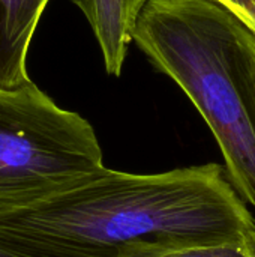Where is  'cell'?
I'll use <instances>...</instances> for the list:
<instances>
[{
  "label": "cell",
  "mask_w": 255,
  "mask_h": 257,
  "mask_svg": "<svg viewBox=\"0 0 255 257\" xmlns=\"http://www.w3.org/2000/svg\"><path fill=\"white\" fill-rule=\"evenodd\" d=\"M0 232L117 251L134 242L255 244V218L224 166L209 163L149 175L102 167L0 218Z\"/></svg>",
  "instance_id": "obj_1"
},
{
  "label": "cell",
  "mask_w": 255,
  "mask_h": 257,
  "mask_svg": "<svg viewBox=\"0 0 255 257\" xmlns=\"http://www.w3.org/2000/svg\"><path fill=\"white\" fill-rule=\"evenodd\" d=\"M132 41L192 101L255 209V33L212 0H149Z\"/></svg>",
  "instance_id": "obj_2"
},
{
  "label": "cell",
  "mask_w": 255,
  "mask_h": 257,
  "mask_svg": "<svg viewBox=\"0 0 255 257\" xmlns=\"http://www.w3.org/2000/svg\"><path fill=\"white\" fill-rule=\"evenodd\" d=\"M102 167V149L87 119L59 107L32 80L0 89V218Z\"/></svg>",
  "instance_id": "obj_3"
},
{
  "label": "cell",
  "mask_w": 255,
  "mask_h": 257,
  "mask_svg": "<svg viewBox=\"0 0 255 257\" xmlns=\"http://www.w3.org/2000/svg\"><path fill=\"white\" fill-rule=\"evenodd\" d=\"M149 0H72L87 18L101 47L105 69L119 77L143 8Z\"/></svg>",
  "instance_id": "obj_4"
},
{
  "label": "cell",
  "mask_w": 255,
  "mask_h": 257,
  "mask_svg": "<svg viewBox=\"0 0 255 257\" xmlns=\"http://www.w3.org/2000/svg\"><path fill=\"white\" fill-rule=\"evenodd\" d=\"M50 0H0V89L27 83V53Z\"/></svg>",
  "instance_id": "obj_5"
},
{
  "label": "cell",
  "mask_w": 255,
  "mask_h": 257,
  "mask_svg": "<svg viewBox=\"0 0 255 257\" xmlns=\"http://www.w3.org/2000/svg\"><path fill=\"white\" fill-rule=\"evenodd\" d=\"M116 257H255V244H155L134 242L120 247Z\"/></svg>",
  "instance_id": "obj_6"
},
{
  "label": "cell",
  "mask_w": 255,
  "mask_h": 257,
  "mask_svg": "<svg viewBox=\"0 0 255 257\" xmlns=\"http://www.w3.org/2000/svg\"><path fill=\"white\" fill-rule=\"evenodd\" d=\"M0 257H116V251L65 245L24 235L0 232Z\"/></svg>",
  "instance_id": "obj_7"
},
{
  "label": "cell",
  "mask_w": 255,
  "mask_h": 257,
  "mask_svg": "<svg viewBox=\"0 0 255 257\" xmlns=\"http://www.w3.org/2000/svg\"><path fill=\"white\" fill-rule=\"evenodd\" d=\"M212 2L228 9L255 33V0H212Z\"/></svg>",
  "instance_id": "obj_8"
}]
</instances>
